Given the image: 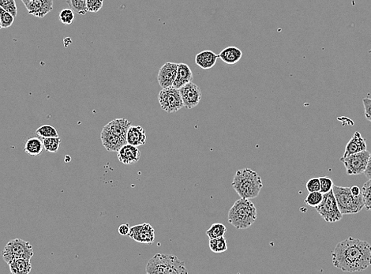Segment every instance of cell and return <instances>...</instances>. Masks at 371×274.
I'll list each match as a JSON object with an SVG mask.
<instances>
[{
  "label": "cell",
  "mask_w": 371,
  "mask_h": 274,
  "mask_svg": "<svg viewBox=\"0 0 371 274\" xmlns=\"http://www.w3.org/2000/svg\"><path fill=\"white\" fill-rule=\"evenodd\" d=\"M336 268L344 272H363L371 266V246L367 241L348 237L331 253Z\"/></svg>",
  "instance_id": "obj_1"
},
{
  "label": "cell",
  "mask_w": 371,
  "mask_h": 274,
  "mask_svg": "<svg viewBox=\"0 0 371 274\" xmlns=\"http://www.w3.org/2000/svg\"><path fill=\"white\" fill-rule=\"evenodd\" d=\"M232 186L240 198L247 199L257 198L263 188L259 175L250 168H242L236 171Z\"/></svg>",
  "instance_id": "obj_2"
},
{
  "label": "cell",
  "mask_w": 371,
  "mask_h": 274,
  "mask_svg": "<svg viewBox=\"0 0 371 274\" xmlns=\"http://www.w3.org/2000/svg\"><path fill=\"white\" fill-rule=\"evenodd\" d=\"M257 216L254 204L250 199L241 198L228 211V222L237 229L244 230L254 224Z\"/></svg>",
  "instance_id": "obj_3"
},
{
  "label": "cell",
  "mask_w": 371,
  "mask_h": 274,
  "mask_svg": "<svg viewBox=\"0 0 371 274\" xmlns=\"http://www.w3.org/2000/svg\"><path fill=\"white\" fill-rule=\"evenodd\" d=\"M147 274H186L184 261L173 254H157L148 262L145 267Z\"/></svg>",
  "instance_id": "obj_4"
},
{
  "label": "cell",
  "mask_w": 371,
  "mask_h": 274,
  "mask_svg": "<svg viewBox=\"0 0 371 274\" xmlns=\"http://www.w3.org/2000/svg\"><path fill=\"white\" fill-rule=\"evenodd\" d=\"M333 192L340 211L343 215L358 214L364 208L362 193L355 196L351 193L350 188L335 185L333 186Z\"/></svg>",
  "instance_id": "obj_5"
},
{
  "label": "cell",
  "mask_w": 371,
  "mask_h": 274,
  "mask_svg": "<svg viewBox=\"0 0 371 274\" xmlns=\"http://www.w3.org/2000/svg\"><path fill=\"white\" fill-rule=\"evenodd\" d=\"M33 249L32 244L21 239L10 240L6 244L2 251V258L6 264L10 265L18 258H26L30 260L33 257Z\"/></svg>",
  "instance_id": "obj_6"
},
{
  "label": "cell",
  "mask_w": 371,
  "mask_h": 274,
  "mask_svg": "<svg viewBox=\"0 0 371 274\" xmlns=\"http://www.w3.org/2000/svg\"><path fill=\"white\" fill-rule=\"evenodd\" d=\"M319 215L328 223H335L343 218L340 211L333 190L323 194L322 202L315 207Z\"/></svg>",
  "instance_id": "obj_7"
},
{
  "label": "cell",
  "mask_w": 371,
  "mask_h": 274,
  "mask_svg": "<svg viewBox=\"0 0 371 274\" xmlns=\"http://www.w3.org/2000/svg\"><path fill=\"white\" fill-rule=\"evenodd\" d=\"M158 101L163 111L168 113L176 112L184 107L180 89L173 86L162 89L158 94Z\"/></svg>",
  "instance_id": "obj_8"
},
{
  "label": "cell",
  "mask_w": 371,
  "mask_h": 274,
  "mask_svg": "<svg viewBox=\"0 0 371 274\" xmlns=\"http://www.w3.org/2000/svg\"><path fill=\"white\" fill-rule=\"evenodd\" d=\"M371 153L365 150L360 153H354L347 157H342L341 162L344 164L348 175H361L367 168V163Z\"/></svg>",
  "instance_id": "obj_9"
},
{
  "label": "cell",
  "mask_w": 371,
  "mask_h": 274,
  "mask_svg": "<svg viewBox=\"0 0 371 274\" xmlns=\"http://www.w3.org/2000/svg\"><path fill=\"white\" fill-rule=\"evenodd\" d=\"M184 107L191 109L196 107L202 100V93L200 87L194 83L189 82L180 89Z\"/></svg>",
  "instance_id": "obj_10"
},
{
  "label": "cell",
  "mask_w": 371,
  "mask_h": 274,
  "mask_svg": "<svg viewBox=\"0 0 371 274\" xmlns=\"http://www.w3.org/2000/svg\"><path fill=\"white\" fill-rule=\"evenodd\" d=\"M129 236L136 242L152 244L155 240V230L150 224L144 223L131 228Z\"/></svg>",
  "instance_id": "obj_11"
},
{
  "label": "cell",
  "mask_w": 371,
  "mask_h": 274,
  "mask_svg": "<svg viewBox=\"0 0 371 274\" xmlns=\"http://www.w3.org/2000/svg\"><path fill=\"white\" fill-rule=\"evenodd\" d=\"M178 63H166L159 69L158 75L159 85L163 88H169L173 85L177 75Z\"/></svg>",
  "instance_id": "obj_12"
},
{
  "label": "cell",
  "mask_w": 371,
  "mask_h": 274,
  "mask_svg": "<svg viewBox=\"0 0 371 274\" xmlns=\"http://www.w3.org/2000/svg\"><path fill=\"white\" fill-rule=\"evenodd\" d=\"M26 7L32 16L44 18L53 10V0H33Z\"/></svg>",
  "instance_id": "obj_13"
},
{
  "label": "cell",
  "mask_w": 371,
  "mask_h": 274,
  "mask_svg": "<svg viewBox=\"0 0 371 274\" xmlns=\"http://www.w3.org/2000/svg\"><path fill=\"white\" fill-rule=\"evenodd\" d=\"M141 157V152L137 146L127 143L118 151L119 162L124 164H133L137 163Z\"/></svg>",
  "instance_id": "obj_14"
},
{
  "label": "cell",
  "mask_w": 371,
  "mask_h": 274,
  "mask_svg": "<svg viewBox=\"0 0 371 274\" xmlns=\"http://www.w3.org/2000/svg\"><path fill=\"white\" fill-rule=\"evenodd\" d=\"M101 138L102 144L107 151L118 152L123 145H126V143L106 127H104L101 131Z\"/></svg>",
  "instance_id": "obj_15"
},
{
  "label": "cell",
  "mask_w": 371,
  "mask_h": 274,
  "mask_svg": "<svg viewBox=\"0 0 371 274\" xmlns=\"http://www.w3.org/2000/svg\"><path fill=\"white\" fill-rule=\"evenodd\" d=\"M132 122L126 119H115L107 123L105 127L119 137L124 143L127 144V131L132 127Z\"/></svg>",
  "instance_id": "obj_16"
},
{
  "label": "cell",
  "mask_w": 371,
  "mask_h": 274,
  "mask_svg": "<svg viewBox=\"0 0 371 274\" xmlns=\"http://www.w3.org/2000/svg\"><path fill=\"white\" fill-rule=\"evenodd\" d=\"M367 142L364 137H362L361 134L359 132H355L353 137L349 140L346 145L344 158L347 156L351 155L354 153H360V152L367 150Z\"/></svg>",
  "instance_id": "obj_17"
},
{
  "label": "cell",
  "mask_w": 371,
  "mask_h": 274,
  "mask_svg": "<svg viewBox=\"0 0 371 274\" xmlns=\"http://www.w3.org/2000/svg\"><path fill=\"white\" fill-rule=\"evenodd\" d=\"M194 79V75L191 69L186 63H178L177 75L176 80L174 82L172 86L176 89H180L187 83L191 82Z\"/></svg>",
  "instance_id": "obj_18"
},
{
  "label": "cell",
  "mask_w": 371,
  "mask_h": 274,
  "mask_svg": "<svg viewBox=\"0 0 371 274\" xmlns=\"http://www.w3.org/2000/svg\"><path fill=\"white\" fill-rule=\"evenodd\" d=\"M146 133L143 127L140 126H132L127 131V141L130 145L140 146L146 142Z\"/></svg>",
  "instance_id": "obj_19"
},
{
  "label": "cell",
  "mask_w": 371,
  "mask_h": 274,
  "mask_svg": "<svg viewBox=\"0 0 371 274\" xmlns=\"http://www.w3.org/2000/svg\"><path fill=\"white\" fill-rule=\"evenodd\" d=\"M218 58L219 55H216L212 51H202L196 55L195 63L203 70H209L215 66Z\"/></svg>",
  "instance_id": "obj_20"
},
{
  "label": "cell",
  "mask_w": 371,
  "mask_h": 274,
  "mask_svg": "<svg viewBox=\"0 0 371 274\" xmlns=\"http://www.w3.org/2000/svg\"><path fill=\"white\" fill-rule=\"evenodd\" d=\"M242 57V51L235 46L227 47L226 49H223L219 54V58L228 65L236 64Z\"/></svg>",
  "instance_id": "obj_21"
},
{
  "label": "cell",
  "mask_w": 371,
  "mask_h": 274,
  "mask_svg": "<svg viewBox=\"0 0 371 274\" xmlns=\"http://www.w3.org/2000/svg\"><path fill=\"white\" fill-rule=\"evenodd\" d=\"M43 149H44L43 140L39 136L28 138L25 144V152L29 156L41 155Z\"/></svg>",
  "instance_id": "obj_22"
},
{
  "label": "cell",
  "mask_w": 371,
  "mask_h": 274,
  "mask_svg": "<svg viewBox=\"0 0 371 274\" xmlns=\"http://www.w3.org/2000/svg\"><path fill=\"white\" fill-rule=\"evenodd\" d=\"M10 273L13 274H28L32 270L30 260L26 258H18L9 265Z\"/></svg>",
  "instance_id": "obj_23"
},
{
  "label": "cell",
  "mask_w": 371,
  "mask_h": 274,
  "mask_svg": "<svg viewBox=\"0 0 371 274\" xmlns=\"http://www.w3.org/2000/svg\"><path fill=\"white\" fill-rule=\"evenodd\" d=\"M210 248L214 253L220 254L228 250V243L224 236L210 240Z\"/></svg>",
  "instance_id": "obj_24"
},
{
  "label": "cell",
  "mask_w": 371,
  "mask_h": 274,
  "mask_svg": "<svg viewBox=\"0 0 371 274\" xmlns=\"http://www.w3.org/2000/svg\"><path fill=\"white\" fill-rule=\"evenodd\" d=\"M44 149L49 153H55L59 151L61 138L59 137H45L42 138Z\"/></svg>",
  "instance_id": "obj_25"
},
{
  "label": "cell",
  "mask_w": 371,
  "mask_h": 274,
  "mask_svg": "<svg viewBox=\"0 0 371 274\" xmlns=\"http://www.w3.org/2000/svg\"><path fill=\"white\" fill-rule=\"evenodd\" d=\"M69 8L80 15H85L88 10L86 7V0H67Z\"/></svg>",
  "instance_id": "obj_26"
},
{
  "label": "cell",
  "mask_w": 371,
  "mask_h": 274,
  "mask_svg": "<svg viewBox=\"0 0 371 274\" xmlns=\"http://www.w3.org/2000/svg\"><path fill=\"white\" fill-rule=\"evenodd\" d=\"M226 232V226L220 223H215L207 230L206 235L209 239L211 240V239L219 238V237L224 236Z\"/></svg>",
  "instance_id": "obj_27"
},
{
  "label": "cell",
  "mask_w": 371,
  "mask_h": 274,
  "mask_svg": "<svg viewBox=\"0 0 371 274\" xmlns=\"http://www.w3.org/2000/svg\"><path fill=\"white\" fill-rule=\"evenodd\" d=\"M364 208L368 211H371V180L366 182L361 189Z\"/></svg>",
  "instance_id": "obj_28"
},
{
  "label": "cell",
  "mask_w": 371,
  "mask_h": 274,
  "mask_svg": "<svg viewBox=\"0 0 371 274\" xmlns=\"http://www.w3.org/2000/svg\"><path fill=\"white\" fill-rule=\"evenodd\" d=\"M36 135L41 138L45 137H59L58 131L54 127L51 125H43L36 131Z\"/></svg>",
  "instance_id": "obj_29"
},
{
  "label": "cell",
  "mask_w": 371,
  "mask_h": 274,
  "mask_svg": "<svg viewBox=\"0 0 371 274\" xmlns=\"http://www.w3.org/2000/svg\"><path fill=\"white\" fill-rule=\"evenodd\" d=\"M323 193L320 192H310L305 199V203L311 206L316 207L322 202Z\"/></svg>",
  "instance_id": "obj_30"
},
{
  "label": "cell",
  "mask_w": 371,
  "mask_h": 274,
  "mask_svg": "<svg viewBox=\"0 0 371 274\" xmlns=\"http://www.w3.org/2000/svg\"><path fill=\"white\" fill-rule=\"evenodd\" d=\"M14 18L15 17L13 16L10 13L0 7V22L2 28H6L11 27L14 23Z\"/></svg>",
  "instance_id": "obj_31"
},
{
  "label": "cell",
  "mask_w": 371,
  "mask_h": 274,
  "mask_svg": "<svg viewBox=\"0 0 371 274\" xmlns=\"http://www.w3.org/2000/svg\"><path fill=\"white\" fill-rule=\"evenodd\" d=\"M0 7L10 13L14 17H16L18 14L15 0H0Z\"/></svg>",
  "instance_id": "obj_32"
},
{
  "label": "cell",
  "mask_w": 371,
  "mask_h": 274,
  "mask_svg": "<svg viewBox=\"0 0 371 274\" xmlns=\"http://www.w3.org/2000/svg\"><path fill=\"white\" fill-rule=\"evenodd\" d=\"M75 18V12L70 8L63 9V10H61V12L59 13V19H60L61 23H63V24H72L73 21H74Z\"/></svg>",
  "instance_id": "obj_33"
},
{
  "label": "cell",
  "mask_w": 371,
  "mask_h": 274,
  "mask_svg": "<svg viewBox=\"0 0 371 274\" xmlns=\"http://www.w3.org/2000/svg\"><path fill=\"white\" fill-rule=\"evenodd\" d=\"M104 0H86L88 12L97 13L103 7Z\"/></svg>",
  "instance_id": "obj_34"
},
{
  "label": "cell",
  "mask_w": 371,
  "mask_h": 274,
  "mask_svg": "<svg viewBox=\"0 0 371 274\" xmlns=\"http://www.w3.org/2000/svg\"><path fill=\"white\" fill-rule=\"evenodd\" d=\"M319 180H320V187H321L320 192H321L323 194L328 193L333 190L334 184H333V180H331L330 178L320 177Z\"/></svg>",
  "instance_id": "obj_35"
},
{
  "label": "cell",
  "mask_w": 371,
  "mask_h": 274,
  "mask_svg": "<svg viewBox=\"0 0 371 274\" xmlns=\"http://www.w3.org/2000/svg\"><path fill=\"white\" fill-rule=\"evenodd\" d=\"M308 192H320L321 187H320V180L319 178H312L307 183L306 185Z\"/></svg>",
  "instance_id": "obj_36"
},
{
  "label": "cell",
  "mask_w": 371,
  "mask_h": 274,
  "mask_svg": "<svg viewBox=\"0 0 371 274\" xmlns=\"http://www.w3.org/2000/svg\"><path fill=\"white\" fill-rule=\"evenodd\" d=\"M363 103L366 119L371 123V98L366 97L363 100Z\"/></svg>",
  "instance_id": "obj_37"
},
{
  "label": "cell",
  "mask_w": 371,
  "mask_h": 274,
  "mask_svg": "<svg viewBox=\"0 0 371 274\" xmlns=\"http://www.w3.org/2000/svg\"><path fill=\"white\" fill-rule=\"evenodd\" d=\"M130 230H131V227L129 224H123L119 226V233L123 236H129Z\"/></svg>",
  "instance_id": "obj_38"
},
{
  "label": "cell",
  "mask_w": 371,
  "mask_h": 274,
  "mask_svg": "<svg viewBox=\"0 0 371 274\" xmlns=\"http://www.w3.org/2000/svg\"><path fill=\"white\" fill-rule=\"evenodd\" d=\"M364 175L367 176L368 180H371V153L370 154L369 160H368V163H367V168H366L365 171H364Z\"/></svg>",
  "instance_id": "obj_39"
},
{
  "label": "cell",
  "mask_w": 371,
  "mask_h": 274,
  "mask_svg": "<svg viewBox=\"0 0 371 274\" xmlns=\"http://www.w3.org/2000/svg\"><path fill=\"white\" fill-rule=\"evenodd\" d=\"M351 192L353 195L358 196L361 194V189L358 187V186H352L351 188H350Z\"/></svg>",
  "instance_id": "obj_40"
},
{
  "label": "cell",
  "mask_w": 371,
  "mask_h": 274,
  "mask_svg": "<svg viewBox=\"0 0 371 274\" xmlns=\"http://www.w3.org/2000/svg\"><path fill=\"white\" fill-rule=\"evenodd\" d=\"M22 1H23V3H24L25 6H26L28 3L32 2V1H33V0H22Z\"/></svg>",
  "instance_id": "obj_41"
},
{
  "label": "cell",
  "mask_w": 371,
  "mask_h": 274,
  "mask_svg": "<svg viewBox=\"0 0 371 274\" xmlns=\"http://www.w3.org/2000/svg\"><path fill=\"white\" fill-rule=\"evenodd\" d=\"M2 28V26H1V22H0V29Z\"/></svg>",
  "instance_id": "obj_42"
}]
</instances>
